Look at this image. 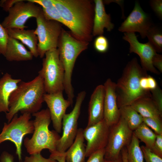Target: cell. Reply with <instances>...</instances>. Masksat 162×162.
<instances>
[{"instance_id": "83f0119b", "label": "cell", "mask_w": 162, "mask_h": 162, "mask_svg": "<svg viewBox=\"0 0 162 162\" xmlns=\"http://www.w3.org/2000/svg\"><path fill=\"white\" fill-rule=\"evenodd\" d=\"M42 9L43 14L46 18L56 21L64 25L60 15L54 4L47 8H42Z\"/></svg>"}, {"instance_id": "8d00e7d4", "label": "cell", "mask_w": 162, "mask_h": 162, "mask_svg": "<svg viewBox=\"0 0 162 162\" xmlns=\"http://www.w3.org/2000/svg\"><path fill=\"white\" fill-rule=\"evenodd\" d=\"M151 150L162 158V134H156L155 142Z\"/></svg>"}, {"instance_id": "8992f818", "label": "cell", "mask_w": 162, "mask_h": 162, "mask_svg": "<svg viewBox=\"0 0 162 162\" xmlns=\"http://www.w3.org/2000/svg\"><path fill=\"white\" fill-rule=\"evenodd\" d=\"M38 75L42 78L46 93H53L64 90V69L57 48L47 51Z\"/></svg>"}, {"instance_id": "277c9868", "label": "cell", "mask_w": 162, "mask_h": 162, "mask_svg": "<svg viewBox=\"0 0 162 162\" xmlns=\"http://www.w3.org/2000/svg\"><path fill=\"white\" fill-rule=\"evenodd\" d=\"M34 130L31 138L24 140V145L27 152L31 155L40 154L45 149L50 152L56 151L57 142L60 136L55 130L49 128L51 119L48 108L43 109L32 114Z\"/></svg>"}, {"instance_id": "d590c367", "label": "cell", "mask_w": 162, "mask_h": 162, "mask_svg": "<svg viewBox=\"0 0 162 162\" xmlns=\"http://www.w3.org/2000/svg\"><path fill=\"white\" fill-rule=\"evenodd\" d=\"M151 8L160 20L162 19V0H152L150 1Z\"/></svg>"}, {"instance_id": "f6af8a7d", "label": "cell", "mask_w": 162, "mask_h": 162, "mask_svg": "<svg viewBox=\"0 0 162 162\" xmlns=\"http://www.w3.org/2000/svg\"><path fill=\"white\" fill-rule=\"evenodd\" d=\"M102 162H123L121 154L117 159L112 160H108L104 159Z\"/></svg>"}, {"instance_id": "ffe728a7", "label": "cell", "mask_w": 162, "mask_h": 162, "mask_svg": "<svg viewBox=\"0 0 162 162\" xmlns=\"http://www.w3.org/2000/svg\"><path fill=\"white\" fill-rule=\"evenodd\" d=\"M22 81L20 79L13 78L6 73L0 79V112L6 113L9 110V100L12 93Z\"/></svg>"}, {"instance_id": "5bb4252c", "label": "cell", "mask_w": 162, "mask_h": 162, "mask_svg": "<svg viewBox=\"0 0 162 162\" xmlns=\"http://www.w3.org/2000/svg\"><path fill=\"white\" fill-rule=\"evenodd\" d=\"M123 38L129 44V52L135 53L140 57L143 68L155 74L160 73L152 64V59L157 52L148 42H139L134 32L124 33Z\"/></svg>"}, {"instance_id": "e575fe53", "label": "cell", "mask_w": 162, "mask_h": 162, "mask_svg": "<svg viewBox=\"0 0 162 162\" xmlns=\"http://www.w3.org/2000/svg\"><path fill=\"white\" fill-rule=\"evenodd\" d=\"M105 152V148H103L93 153L86 162H102L104 160Z\"/></svg>"}, {"instance_id": "9a60e30c", "label": "cell", "mask_w": 162, "mask_h": 162, "mask_svg": "<svg viewBox=\"0 0 162 162\" xmlns=\"http://www.w3.org/2000/svg\"><path fill=\"white\" fill-rule=\"evenodd\" d=\"M44 100L47 106L53 128L58 133H61L62 119L67 108L70 105H72L71 102L64 98L63 92L45 93Z\"/></svg>"}, {"instance_id": "4316f807", "label": "cell", "mask_w": 162, "mask_h": 162, "mask_svg": "<svg viewBox=\"0 0 162 162\" xmlns=\"http://www.w3.org/2000/svg\"><path fill=\"white\" fill-rule=\"evenodd\" d=\"M146 37L148 42L156 52H162V32L158 27L153 25L148 31Z\"/></svg>"}, {"instance_id": "ac0fdd59", "label": "cell", "mask_w": 162, "mask_h": 162, "mask_svg": "<svg viewBox=\"0 0 162 162\" xmlns=\"http://www.w3.org/2000/svg\"><path fill=\"white\" fill-rule=\"evenodd\" d=\"M94 2L93 36L103 35L104 28H106L108 31H111L114 26L111 22L110 15L106 12L104 2L101 0H95Z\"/></svg>"}, {"instance_id": "3957f363", "label": "cell", "mask_w": 162, "mask_h": 162, "mask_svg": "<svg viewBox=\"0 0 162 162\" xmlns=\"http://www.w3.org/2000/svg\"><path fill=\"white\" fill-rule=\"evenodd\" d=\"M147 75V71L139 64L136 58L128 62L121 76L116 83V91L119 108L130 105L140 98L151 97L150 91L143 90L140 85L141 78Z\"/></svg>"}, {"instance_id": "e0dca14e", "label": "cell", "mask_w": 162, "mask_h": 162, "mask_svg": "<svg viewBox=\"0 0 162 162\" xmlns=\"http://www.w3.org/2000/svg\"><path fill=\"white\" fill-rule=\"evenodd\" d=\"M105 90L104 85L95 88L91 95L88 106V118L87 126L94 125L104 118Z\"/></svg>"}, {"instance_id": "603a6c76", "label": "cell", "mask_w": 162, "mask_h": 162, "mask_svg": "<svg viewBox=\"0 0 162 162\" xmlns=\"http://www.w3.org/2000/svg\"><path fill=\"white\" fill-rule=\"evenodd\" d=\"M143 118H151L161 119L160 114L151 97L140 98L130 105Z\"/></svg>"}, {"instance_id": "cb8c5ba5", "label": "cell", "mask_w": 162, "mask_h": 162, "mask_svg": "<svg viewBox=\"0 0 162 162\" xmlns=\"http://www.w3.org/2000/svg\"><path fill=\"white\" fill-rule=\"evenodd\" d=\"M119 110L120 117L133 131L143 122V118L130 105L121 107Z\"/></svg>"}, {"instance_id": "f546056e", "label": "cell", "mask_w": 162, "mask_h": 162, "mask_svg": "<svg viewBox=\"0 0 162 162\" xmlns=\"http://www.w3.org/2000/svg\"><path fill=\"white\" fill-rule=\"evenodd\" d=\"M95 50L100 53H104L108 50L109 43L108 39L103 35L98 36L95 39L94 44Z\"/></svg>"}, {"instance_id": "d6986e66", "label": "cell", "mask_w": 162, "mask_h": 162, "mask_svg": "<svg viewBox=\"0 0 162 162\" xmlns=\"http://www.w3.org/2000/svg\"><path fill=\"white\" fill-rule=\"evenodd\" d=\"M4 56L10 62L31 60L33 57L21 42L9 36Z\"/></svg>"}, {"instance_id": "2e32d148", "label": "cell", "mask_w": 162, "mask_h": 162, "mask_svg": "<svg viewBox=\"0 0 162 162\" xmlns=\"http://www.w3.org/2000/svg\"><path fill=\"white\" fill-rule=\"evenodd\" d=\"M104 86L105 90L104 119L111 127L116 123L120 117L116 93V83L109 78Z\"/></svg>"}, {"instance_id": "f35d334b", "label": "cell", "mask_w": 162, "mask_h": 162, "mask_svg": "<svg viewBox=\"0 0 162 162\" xmlns=\"http://www.w3.org/2000/svg\"><path fill=\"white\" fill-rule=\"evenodd\" d=\"M65 152H61L56 151L51 152L50 158H53L58 162H66Z\"/></svg>"}, {"instance_id": "74e56055", "label": "cell", "mask_w": 162, "mask_h": 162, "mask_svg": "<svg viewBox=\"0 0 162 162\" xmlns=\"http://www.w3.org/2000/svg\"><path fill=\"white\" fill-rule=\"evenodd\" d=\"M153 66L158 69L160 72H162V55L157 53L154 56L152 59Z\"/></svg>"}, {"instance_id": "8fae6325", "label": "cell", "mask_w": 162, "mask_h": 162, "mask_svg": "<svg viewBox=\"0 0 162 162\" xmlns=\"http://www.w3.org/2000/svg\"><path fill=\"white\" fill-rule=\"evenodd\" d=\"M19 0L8 10V14L2 24L6 29L26 28L25 24L28 19L36 18L42 11L41 7L29 1Z\"/></svg>"}, {"instance_id": "1f68e13d", "label": "cell", "mask_w": 162, "mask_h": 162, "mask_svg": "<svg viewBox=\"0 0 162 162\" xmlns=\"http://www.w3.org/2000/svg\"><path fill=\"white\" fill-rule=\"evenodd\" d=\"M151 91L152 99L162 115V91L158 86L156 88Z\"/></svg>"}, {"instance_id": "30bf717a", "label": "cell", "mask_w": 162, "mask_h": 162, "mask_svg": "<svg viewBox=\"0 0 162 162\" xmlns=\"http://www.w3.org/2000/svg\"><path fill=\"white\" fill-rule=\"evenodd\" d=\"M86 94L84 91L79 93L73 109L64 116L62 121V134L57 142L56 151L65 152L73 143L77 134L78 120Z\"/></svg>"}, {"instance_id": "f1b7e54d", "label": "cell", "mask_w": 162, "mask_h": 162, "mask_svg": "<svg viewBox=\"0 0 162 162\" xmlns=\"http://www.w3.org/2000/svg\"><path fill=\"white\" fill-rule=\"evenodd\" d=\"M143 122L153 129L156 134H162L161 119L151 118H143Z\"/></svg>"}, {"instance_id": "7a4b0ae2", "label": "cell", "mask_w": 162, "mask_h": 162, "mask_svg": "<svg viewBox=\"0 0 162 162\" xmlns=\"http://www.w3.org/2000/svg\"><path fill=\"white\" fill-rule=\"evenodd\" d=\"M45 93L43 80L39 75L30 81H21L10 97L9 110L6 113L8 123L19 112L32 114L39 111Z\"/></svg>"}, {"instance_id": "4fadbf2b", "label": "cell", "mask_w": 162, "mask_h": 162, "mask_svg": "<svg viewBox=\"0 0 162 162\" xmlns=\"http://www.w3.org/2000/svg\"><path fill=\"white\" fill-rule=\"evenodd\" d=\"M153 25L150 16L143 11L139 3L136 2L133 9L118 30L124 33L138 32L144 38Z\"/></svg>"}, {"instance_id": "484cf974", "label": "cell", "mask_w": 162, "mask_h": 162, "mask_svg": "<svg viewBox=\"0 0 162 162\" xmlns=\"http://www.w3.org/2000/svg\"><path fill=\"white\" fill-rule=\"evenodd\" d=\"M126 147L128 162H144L143 155L139 140L133 133L130 143Z\"/></svg>"}, {"instance_id": "5b68a950", "label": "cell", "mask_w": 162, "mask_h": 162, "mask_svg": "<svg viewBox=\"0 0 162 162\" xmlns=\"http://www.w3.org/2000/svg\"><path fill=\"white\" fill-rule=\"evenodd\" d=\"M89 43L76 39L62 28L58 39L57 49L64 69V90L68 100L73 104L74 94L71 83L72 72L78 56L88 48Z\"/></svg>"}, {"instance_id": "4dcf8cb0", "label": "cell", "mask_w": 162, "mask_h": 162, "mask_svg": "<svg viewBox=\"0 0 162 162\" xmlns=\"http://www.w3.org/2000/svg\"><path fill=\"white\" fill-rule=\"evenodd\" d=\"M146 162H162V158L153 153L145 146H140Z\"/></svg>"}, {"instance_id": "d4e9b609", "label": "cell", "mask_w": 162, "mask_h": 162, "mask_svg": "<svg viewBox=\"0 0 162 162\" xmlns=\"http://www.w3.org/2000/svg\"><path fill=\"white\" fill-rule=\"evenodd\" d=\"M133 134L143 142L145 146L152 149L155 142L156 134L143 122L134 130Z\"/></svg>"}, {"instance_id": "ee69618b", "label": "cell", "mask_w": 162, "mask_h": 162, "mask_svg": "<svg viewBox=\"0 0 162 162\" xmlns=\"http://www.w3.org/2000/svg\"><path fill=\"white\" fill-rule=\"evenodd\" d=\"M121 154L123 162H128L127 158V148H124L121 151Z\"/></svg>"}, {"instance_id": "44dd1931", "label": "cell", "mask_w": 162, "mask_h": 162, "mask_svg": "<svg viewBox=\"0 0 162 162\" xmlns=\"http://www.w3.org/2000/svg\"><path fill=\"white\" fill-rule=\"evenodd\" d=\"M8 35L20 41L28 48L33 57L39 56L38 51V37L34 30L13 28L6 29Z\"/></svg>"}, {"instance_id": "836d02e7", "label": "cell", "mask_w": 162, "mask_h": 162, "mask_svg": "<svg viewBox=\"0 0 162 162\" xmlns=\"http://www.w3.org/2000/svg\"><path fill=\"white\" fill-rule=\"evenodd\" d=\"M22 162H58L55 160L49 158H44L40 154L31 155L30 156H26Z\"/></svg>"}, {"instance_id": "6da1fadb", "label": "cell", "mask_w": 162, "mask_h": 162, "mask_svg": "<svg viewBox=\"0 0 162 162\" xmlns=\"http://www.w3.org/2000/svg\"><path fill=\"white\" fill-rule=\"evenodd\" d=\"M64 25L80 41L89 43L92 39L94 5L88 0H52Z\"/></svg>"}, {"instance_id": "7402d4cb", "label": "cell", "mask_w": 162, "mask_h": 162, "mask_svg": "<svg viewBox=\"0 0 162 162\" xmlns=\"http://www.w3.org/2000/svg\"><path fill=\"white\" fill-rule=\"evenodd\" d=\"M83 131L82 128L78 129L73 143L65 152L66 162H85L86 147Z\"/></svg>"}, {"instance_id": "d6a6232c", "label": "cell", "mask_w": 162, "mask_h": 162, "mask_svg": "<svg viewBox=\"0 0 162 162\" xmlns=\"http://www.w3.org/2000/svg\"><path fill=\"white\" fill-rule=\"evenodd\" d=\"M8 35L6 29L0 23V54L5 55Z\"/></svg>"}, {"instance_id": "60d3db41", "label": "cell", "mask_w": 162, "mask_h": 162, "mask_svg": "<svg viewBox=\"0 0 162 162\" xmlns=\"http://www.w3.org/2000/svg\"><path fill=\"white\" fill-rule=\"evenodd\" d=\"M40 6L42 8H46L54 5L52 0H28Z\"/></svg>"}, {"instance_id": "7c38bea8", "label": "cell", "mask_w": 162, "mask_h": 162, "mask_svg": "<svg viewBox=\"0 0 162 162\" xmlns=\"http://www.w3.org/2000/svg\"><path fill=\"white\" fill-rule=\"evenodd\" d=\"M110 127L103 118L98 123L87 126L83 129L84 139L87 142L86 147V157L93 153L105 148L107 143Z\"/></svg>"}, {"instance_id": "ba28073f", "label": "cell", "mask_w": 162, "mask_h": 162, "mask_svg": "<svg viewBox=\"0 0 162 162\" xmlns=\"http://www.w3.org/2000/svg\"><path fill=\"white\" fill-rule=\"evenodd\" d=\"M36 19L37 27L34 31L38 38V51L39 56L42 58L48 51L57 48L62 24L46 18L43 10Z\"/></svg>"}, {"instance_id": "52a82bcc", "label": "cell", "mask_w": 162, "mask_h": 162, "mask_svg": "<svg viewBox=\"0 0 162 162\" xmlns=\"http://www.w3.org/2000/svg\"><path fill=\"white\" fill-rule=\"evenodd\" d=\"M31 114L24 113L18 116L15 115L9 123H4L0 134V144L10 141L14 144L16 154L19 160H22V146L23 139L26 135L33 133V121L30 120Z\"/></svg>"}, {"instance_id": "7bdbcfd3", "label": "cell", "mask_w": 162, "mask_h": 162, "mask_svg": "<svg viewBox=\"0 0 162 162\" xmlns=\"http://www.w3.org/2000/svg\"><path fill=\"white\" fill-rule=\"evenodd\" d=\"M147 80L149 91L154 90L158 86L156 80L152 77L150 76L147 75Z\"/></svg>"}, {"instance_id": "ab89813d", "label": "cell", "mask_w": 162, "mask_h": 162, "mask_svg": "<svg viewBox=\"0 0 162 162\" xmlns=\"http://www.w3.org/2000/svg\"><path fill=\"white\" fill-rule=\"evenodd\" d=\"M19 0H2L0 1V6L3 10L8 12L9 9Z\"/></svg>"}, {"instance_id": "9c48e42d", "label": "cell", "mask_w": 162, "mask_h": 162, "mask_svg": "<svg viewBox=\"0 0 162 162\" xmlns=\"http://www.w3.org/2000/svg\"><path fill=\"white\" fill-rule=\"evenodd\" d=\"M133 135V131L120 117L116 123L110 127L104 159L112 160L118 158L122 149L130 143Z\"/></svg>"}, {"instance_id": "b9f144b4", "label": "cell", "mask_w": 162, "mask_h": 162, "mask_svg": "<svg viewBox=\"0 0 162 162\" xmlns=\"http://www.w3.org/2000/svg\"><path fill=\"white\" fill-rule=\"evenodd\" d=\"M14 156L8 152L4 151L0 157V162H14Z\"/></svg>"}]
</instances>
